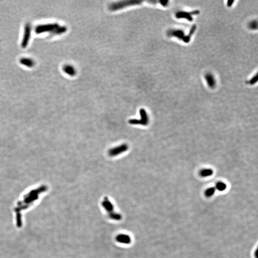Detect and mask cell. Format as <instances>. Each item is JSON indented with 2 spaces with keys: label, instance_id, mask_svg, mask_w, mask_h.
Returning <instances> with one entry per match:
<instances>
[{
  "label": "cell",
  "instance_id": "6da1fadb",
  "mask_svg": "<svg viewBox=\"0 0 258 258\" xmlns=\"http://www.w3.org/2000/svg\"><path fill=\"white\" fill-rule=\"evenodd\" d=\"M143 2V1L140 0H129V1H119L117 3H111L108 6V9L110 11H117L120 9H122L127 6L139 5L141 4Z\"/></svg>",
  "mask_w": 258,
  "mask_h": 258
},
{
  "label": "cell",
  "instance_id": "7a4b0ae2",
  "mask_svg": "<svg viewBox=\"0 0 258 258\" xmlns=\"http://www.w3.org/2000/svg\"><path fill=\"white\" fill-rule=\"evenodd\" d=\"M59 25L57 23H47L39 25L36 26L34 29L35 32L37 34H40L47 32H51L58 27Z\"/></svg>",
  "mask_w": 258,
  "mask_h": 258
},
{
  "label": "cell",
  "instance_id": "3957f363",
  "mask_svg": "<svg viewBox=\"0 0 258 258\" xmlns=\"http://www.w3.org/2000/svg\"><path fill=\"white\" fill-rule=\"evenodd\" d=\"M141 119H131L129 120V124L134 125H141L146 126L148 125L149 122L148 116L145 110L141 108L140 110Z\"/></svg>",
  "mask_w": 258,
  "mask_h": 258
},
{
  "label": "cell",
  "instance_id": "277c9868",
  "mask_svg": "<svg viewBox=\"0 0 258 258\" xmlns=\"http://www.w3.org/2000/svg\"><path fill=\"white\" fill-rule=\"evenodd\" d=\"M31 34V26L30 23H27L24 28L23 36L21 43V47L22 48H26L27 46L30 39Z\"/></svg>",
  "mask_w": 258,
  "mask_h": 258
},
{
  "label": "cell",
  "instance_id": "5b68a950",
  "mask_svg": "<svg viewBox=\"0 0 258 258\" xmlns=\"http://www.w3.org/2000/svg\"><path fill=\"white\" fill-rule=\"evenodd\" d=\"M128 148L129 146L126 143L121 144L117 147L113 148L108 150V154L110 156H115L122 154L123 152H125L128 150Z\"/></svg>",
  "mask_w": 258,
  "mask_h": 258
},
{
  "label": "cell",
  "instance_id": "8992f818",
  "mask_svg": "<svg viewBox=\"0 0 258 258\" xmlns=\"http://www.w3.org/2000/svg\"><path fill=\"white\" fill-rule=\"evenodd\" d=\"M167 35L170 37H176L181 40H184L185 36L184 31L180 29H170L168 31Z\"/></svg>",
  "mask_w": 258,
  "mask_h": 258
},
{
  "label": "cell",
  "instance_id": "52a82bcc",
  "mask_svg": "<svg viewBox=\"0 0 258 258\" xmlns=\"http://www.w3.org/2000/svg\"><path fill=\"white\" fill-rule=\"evenodd\" d=\"M176 17L177 19H185L190 22H192L193 20L192 15L191 12L180 11H178L176 13Z\"/></svg>",
  "mask_w": 258,
  "mask_h": 258
},
{
  "label": "cell",
  "instance_id": "ba28073f",
  "mask_svg": "<svg viewBox=\"0 0 258 258\" xmlns=\"http://www.w3.org/2000/svg\"><path fill=\"white\" fill-rule=\"evenodd\" d=\"M204 78L209 88L211 89H214L215 88L217 82L214 75H213V74L211 73H207L204 75Z\"/></svg>",
  "mask_w": 258,
  "mask_h": 258
},
{
  "label": "cell",
  "instance_id": "9c48e42d",
  "mask_svg": "<svg viewBox=\"0 0 258 258\" xmlns=\"http://www.w3.org/2000/svg\"><path fill=\"white\" fill-rule=\"evenodd\" d=\"M102 207L105 209V210L107 211L108 213H111L113 211L114 207L113 204L110 201L108 198L105 197L103 199V201L102 203Z\"/></svg>",
  "mask_w": 258,
  "mask_h": 258
},
{
  "label": "cell",
  "instance_id": "30bf717a",
  "mask_svg": "<svg viewBox=\"0 0 258 258\" xmlns=\"http://www.w3.org/2000/svg\"><path fill=\"white\" fill-rule=\"evenodd\" d=\"M19 62L22 65L29 68L33 67L35 64L34 61L31 58H21V59H20Z\"/></svg>",
  "mask_w": 258,
  "mask_h": 258
},
{
  "label": "cell",
  "instance_id": "8fae6325",
  "mask_svg": "<svg viewBox=\"0 0 258 258\" xmlns=\"http://www.w3.org/2000/svg\"><path fill=\"white\" fill-rule=\"evenodd\" d=\"M116 240L122 244H129L131 241L130 237L126 234H119L116 237Z\"/></svg>",
  "mask_w": 258,
  "mask_h": 258
},
{
  "label": "cell",
  "instance_id": "7c38bea8",
  "mask_svg": "<svg viewBox=\"0 0 258 258\" xmlns=\"http://www.w3.org/2000/svg\"><path fill=\"white\" fill-rule=\"evenodd\" d=\"M64 73L70 76H74L76 74V70L73 66L70 64H66L63 67Z\"/></svg>",
  "mask_w": 258,
  "mask_h": 258
},
{
  "label": "cell",
  "instance_id": "4fadbf2b",
  "mask_svg": "<svg viewBox=\"0 0 258 258\" xmlns=\"http://www.w3.org/2000/svg\"><path fill=\"white\" fill-rule=\"evenodd\" d=\"M196 25H193L191 28H190V30L189 32L188 33V34H187V35H185V37L184 38V40H183L185 43H187L188 42H189L192 36H193V34L195 33V31H196Z\"/></svg>",
  "mask_w": 258,
  "mask_h": 258
},
{
  "label": "cell",
  "instance_id": "5bb4252c",
  "mask_svg": "<svg viewBox=\"0 0 258 258\" xmlns=\"http://www.w3.org/2000/svg\"><path fill=\"white\" fill-rule=\"evenodd\" d=\"M67 28L65 26H59L58 27L56 28L55 30L51 32V34L52 35H59V34H62L65 32H67Z\"/></svg>",
  "mask_w": 258,
  "mask_h": 258
},
{
  "label": "cell",
  "instance_id": "9a60e30c",
  "mask_svg": "<svg viewBox=\"0 0 258 258\" xmlns=\"http://www.w3.org/2000/svg\"><path fill=\"white\" fill-rule=\"evenodd\" d=\"M109 217L112 220H119L121 218V216L119 213H115L113 211L108 214Z\"/></svg>",
  "mask_w": 258,
  "mask_h": 258
},
{
  "label": "cell",
  "instance_id": "2e32d148",
  "mask_svg": "<svg viewBox=\"0 0 258 258\" xmlns=\"http://www.w3.org/2000/svg\"><path fill=\"white\" fill-rule=\"evenodd\" d=\"M213 171L211 169H204L201 172V176L203 177H207L213 174Z\"/></svg>",
  "mask_w": 258,
  "mask_h": 258
},
{
  "label": "cell",
  "instance_id": "e0dca14e",
  "mask_svg": "<svg viewBox=\"0 0 258 258\" xmlns=\"http://www.w3.org/2000/svg\"><path fill=\"white\" fill-rule=\"evenodd\" d=\"M217 189L220 191H223L226 189V185L225 183L223 182H218L216 185Z\"/></svg>",
  "mask_w": 258,
  "mask_h": 258
},
{
  "label": "cell",
  "instance_id": "ac0fdd59",
  "mask_svg": "<svg viewBox=\"0 0 258 258\" xmlns=\"http://www.w3.org/2000/svg\"><path fill=\"white\" fill-rule=\"evenodd\" d=\"M248 27L252 30H255L258 28V23L256 20H253L248 23Z\"/></svg>",
  "mask_w": 258,
  "mask_h": 258
},
{
  "label": "cell",
  "instance_id": "d6986e66",
  "mask_svg": "<svg viewBox=\"0 0 258 258\" xmlns=\"http://www.w3.org/2000/svg\"><path fill=\"white\" fill-rule=\"evenodd\" d=\"M257 81H258V75H257V74H256L250 80H249L247 83L250 84V85H253L255 84Z\"/></svg>",
  "mask_w": 258,
  "mask_h": 258
},
{
  "label": "cell",
  "instance_id": "ffe728a7",
  "mask_svg": "<svg viewBox=\"0 0 258 258\" xmlns=\"http://www.w3.org/2000/svg\"><path fill=\"white\" fill-rule=\"evenodd\" d=\"M215 192V188L214 187H211L208 189L206 191V195L207 196H211L214 195Z\"/></svg>",
  "mask_w": 258,
  "mask_h": 258
},
{
  "label": "cell",
  "instance_id": "44dd1931",
  "mask_svg": "<svg viewBox=\"0 0 258 258\" xmlns=\"http://www.w3.org/2000/svg\"><path fill=\"white\" fill-rule=\"evenodd\" d=\"M159 2L160 3V4L162 6H163L164 7H166L169 4V1H167V0L166 1H163V0H162V1H160Z\"/></svg>",
  "mask_w": 258,
  "mask_h": 258
},
{
  "label": "cell",
  "instance_id": "7402d4cb",
  "mask_svg": "<svg viewBox=\"0 0 258 258\" xmlns=\"http://www.w3.org/2000/svg\"><path fill=\"white\" fill-rule=\"evenodd\" d=\"M234 2V1H232V0H228L227 1V3H226V5L228 6V7H231V6L233 5V3Z\"/></svg>",
  "mask_w": 258,
  "mask_h": 258
},
{
  "label": "cell",
  "instance_id": "603a6c76",
  "mask_svg": "<svg viewBox=\"0 0 258 258\" xmlns=\"http://www.w3.org/2000/svg\"><path fill=\"white\" fill-rule=\"evenodd\" d=\"M191 13L192 15H197L200 13V11L198 10H194V11H191Z\"/></svg>",
  "mask_w": 258,
  "mask_h": 258
}]
</instances>
